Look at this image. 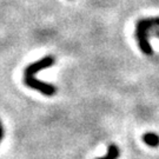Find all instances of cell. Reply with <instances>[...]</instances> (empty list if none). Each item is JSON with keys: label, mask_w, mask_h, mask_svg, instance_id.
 <instances>
[{"label": "cell", "mask_w": 159, "mask_h": 159, "mask_svg": "<svg viewBox=\"0 0 159 159\" xmlns=\"http://www.w3.org/2000/svg\"><path fill=\"white\" fill-rule=\"evenodd\" d=\"M120 156V151L117 145L111 144L107 148V153L106 156H104L102 158H97V159H118Z\"/></svg>", "instance_id": "cell-5"}, {"label": "cell", "mask_w": 159, "mask_h": 159, "mask_svg": "<svg viewBox=\"0 0 159 159\" xmlns=\"http://www.w3.org/2000/svg\"><path fill=\"white\" fill-rule=\"evenodd\" d=\"M154 26H159V18L140 19L138 20L136 25V38L138 45H139L140 51L146 56H152L153 53L151 44L148 41V33H150V30Z\"/></svg>", "instance_id": "cell-1"}, {"label": "cell", "mask_w": 159, "mask_h": 159, "mask_svg": "<svg viewBox=\"0 0 159 159\" xmlns=\"http://www.w3.org/2000/svg\"><path fill=\"white\" fill-rule=\"evenodd\" d=\"M4 138V127H2V124H1V121H0V142H1V139Z\"/></svg>", "instance_id": "cell-6"}, {"label": "cell", "mask_w": 159, "mask_h": 159, "mask_svg": "<svg viewBox=\"0 0 159 159\" xmlns=\"http://www.w3.org/2000/svg\"><path fill=\"white\" fill-rule=\"evenodd\" d=\"M24 83L29 87L33 89L35 91H39L40 93H43L46 97H52L57 93L56 86L37 79L34 75H24Z\"/></svg>", "instance_id": "cell-2"}, {"label": "cell", "mask_w": 159, "mask_h": 159, "mask_svg": "<svg viewBox=\"0 0 159 159\" xmlns=\"http://www.w3.org/2000/svg\"><path fill=\"white\" fill-rule=\"evenodd\" d=\"M143 140H144V143L146 145L151 146V148H157V146H159V136L156 134L154 132H148V133H145L143 136Z\"/></svg>", "instance_id": "cell-4"}, {"label": "cell", "mask_w": 159, "mask_h": 159, "mask_svg": "<svg viewBox=\"0 0 159 159\" xmlns=\"http://www.w3.org/2000/svg\"><path fill=\"white\" fill-rule=\"evenodd\" d=\"M54 58L52 56H46V57L41 58L40 60L35 61V63L29 65L27 67L25 68V72H24V75H35V74L45 70V68L51 67L52 65L54 64Z\"/></svg>", "instance_id": "cell-3"}]
</instances>
